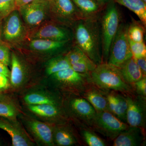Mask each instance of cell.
Listing matches in <instances>:
<instances>
[{
    "label": "cell",
    "mask_w": 146,
    "mask_h": 146,
    "mask_svg": "<svg viewBox=\"0 0 146 146\" xmlns=\"http://www.w3.org/2000/svg\"><path fill=\"white\" fill-rule=\"evenodd\" d=\"M0 101H11L9 98L5 95L1 90H0Z\"/></svg>",
    "instance_id": "39"
},
{
    "label": "cell",
    "mask_w": 146,
    "mask_h": 146,
    "mask_svg": "<svg viewBox=\"0 0 146 146\" xmlns=\"http://www.w3.org/2000/svg\"><path fill=\"white\" fill-rule=\"evenodd\" d=\"M99 20L82 19L73 27L76 46L97 65L102 63Z\"/></svg>",
    "instance_id": "1"
},
{
    "label": "cell",
    "mask_w": 146,
    "mask_h": 146,
    "mask_svg": "<svg viewBox=\"0 0 146 146\" xmlns=\"http://www.w3.org/2000/svg\"><path fill=\"white\" fill-rule=\"evenodd\" d=\"M128 26L120 24L112 41L107 63L119 68L133 56L128 37Z\"/></svg>",
    "instance_id": "7"
},
{
    "label": "cell",
    "mask_w": 146,
    "mask_h": 146,
    "mask_svg": "<svg viewBox=\"0 0 146 146\" xmlns=\"http://www.w3.org/2000/svg\"><path fill=\"white\" fill-rule=\"evenodd\" d=\"M0 129L9 134L11 138L12 146L34 145L33 140L17 119H13L0 117Z\"/></svg>",
    "instance_id": "15"
},
{
    "label": "cell",
    "mask_w": 146,
    "mask_h": 146,
    "mask_svg": "<svg viewBox=\"0 0 146 146\" xmlns=\"http://www.w3.org/2000/svg\"><path fill=\"white\" fill-rule=\"evenodd\" d=\"M104 92L107 100L108 111L123 122L126 123L127 105L124 95L115 91Z\"/></svg>",
    "instance_id": "19"
},
{
    "label": "cell",
    "mask_w": 146,
    "mask_h": 146,
    "mask_svg": "<svg viewBox=\"0 0 146 146\" xmlns=\"http://www.w3.org/2000/svg\"><path fill=\"white\" fill-rule=\"evenodd\" d=\"M145 28L141 21L135 20L132 21L127 27V33L129 39L134 42H143Z\"/></svg>",
    "instance_id": "29"
},
{
    "label": "cell",
    "mask_w": 146,
    "mask_h": 146,
    "mask_svg": "<svg viewBox=\"0 0 146 146\" xmlns=\"http://www.w3.org/2000/svg\"><path fill=\"white\" fill-rule=\"evenodd\" d=\"M50 76L52 86L62 97L82 96L91 83L89 74L78 72L72 68L59 71Z\"/></svg>",
    "instance_id": "3"
},
{
    "label": "cell",
    "mask_w": 146,
    "mask_h": 146,
    "mask_svg": "<svg viewBox=\"0 0 146 146\" xmlns=\"http://www.w3.org/2000/svg\"><path fill=\"white\" fill-rule=\"evenodd\" d=\"M11 62L10 50L7 44L0 42V62L8 66Z\"/></svg>",
    "instance_id": "33"
},
{
    "label": "cell",
    "mask_w": 146,
    "mask_h": 146,
    "mask_svg": "<svg viewBox=\"0 0 146 146\" xmlns=\"http://www.w3.org/2000/svg\"><path fill=\"white\" fill-rule=\"evenodd\" d=\"M26 34L25 30L18 10L13 11L3 19L1 24V41L6 44L20 42Z\"/></svg>",
    "instance_id": "10"
},
{
    "label": "cell",
    "mask_w": 146,
    "mask_h": 146,
    "mask_svg": "<svg viewBox=\"0 0 146 146\" xmlns=\"http://www.w3.org/2000/svg\"><path fill=\"white\" fill-rule=\"evenodd\" d=\"M92 84L103 91H115L123 94L134 93L132 84L123 78L118 68L102 63L89 74Z\"/></svg>",
    "instance_id": "2"
},
{
    "label": "cell",
    "mask_w": 146,
    "mask_h": 146,
    "mask_svg": "<svg viewBox=\"0 0 146 146\" xmlns=\"http://www.w3.org/2000/svg\"><path fill=\"white\" fill-rule=\"evenodd\" d=\"M21 17L31 27L40 25L49 16L48 0H35L18 9Z\"/></svg>",
    "instance_id": "11"
},
{
    "label": "cell",
    "mask_w": 146,
    "mask_h": 146,
    "mask_svg": "<svg viewBox=\"0 0 146 146\" xmlns=\"http://www.w3.org/2000/svg\"><path fill=\"white\" fill-rule=\"evenodd\" d=\"M28 108L34 115L47 120L52 125L63 123L69 120L63 104L28 105Z\"/></svg>",
    "instance_id": "13"
},
{
    "label": "cell",
    "mask_w": 146,
    "mask_h": 146,
    "mask_svg": "<svg viewBox=\"0 0 146 146\" xmlns=\"http://www.w3.org/2000/svg\"><path fill=\"white\" fill-rule=\"evenodd\" d=\"M64 27L55 22L45 24L33 33L31 38L69 42L72 36V33Z\"/></svg>",
    "instance_id": "16"
},
{
    "label": "cell",
    "mask_w": 146,
    "mask_h": 146,
    "mask_svg": "<svg viewBox=\"0 0 146 146\" xmlns=\"http://www.w3.org/2000/svg\"><path fill=\"white\" fill-rule=\"evenodd\" d=\"M35 0H15L16 6L18 9L23 6L26 5L33 1Z\"/></svg>",
    "instance_id": "38"
},
{
    "label": "cell",
    "mask_w": 146,
    "mask_h": 146,
    "mask_svg": "<svg viewBox=\"0 0 146 146\" xmlns=\"http://www.w3.org/2000/svg\"><path fill=\"white\" fill-rule=\"evenodd\" d=\"M15 0H0V21L16 9Z\"/></svg>",
    "instance_id": "32"
},
{
    "label": "cell",
    "mask_w": 146,
    "mask_h": 146,
    "mask_svg": "<svg viewBox=\"0 0 146 146\" xmlns=\"http://www.w3.org/2000/svg\"><path fill=\"white\" fill-rule=\"evenodd\" d=\"M0 145H1V143H0Z\"/></svg>",
    "instance_id": "43"
},
{
    "label": "cell",
    "mask_w": 146,
    "mask_h": 146,
    "mask_svg": "<svg viewBox=\"0 0 146 146\" xmlns=\"http://www.w3.org/2000/svg\"><path fill=\"white\" fill-rule=\"evenodd\" d=\"M24 102L27 105L46 104H63L62 96L56 94L46 93L44 91H32L24 97Z\"/></svg>",
    "instance_id": "22"
},
{
    "label": "cell",
    "mask_w": 146,
    "mask_h": 146,
    "mask_svg": "<svg viewBox=\"0 0 146 146\" xmlns=\"http://www.w3.org/2000/svg\"><path fill=\"white\" fill-rule=\"evenodd\" d=\"M71 121L72 122L77 130L82 142L86 145L107 146V144L104 140L97 135L96 131H94L90 127L79 122Z\"/></svg>",
    "instance_id": "24"
},
{
    "label": "cell",
    "mask_w": 146,
    "mask_h": 146,
    "mask_svg": "<svg viewBox=\"0 0 146 146\" xmlns=\"http://www.w3.org/2000/svg\"><path fill=\"white\" fill-rule=\"evenodd\" d=\"M68 41H53L49 39H34L31 41L29 47L31 49L41 52H56L63 49Z\"/></svg>",
    "instance_id": "26"
},
{
    "label": "cell",
    "mask_w": 146,
    "mask_h": 146,
    "mask_svg": "<svg viewBox=\"0 0 146 146\" xmlns=\"http://www.w3.org/2000/svg\"><path fill=\"white\" fill-rule=\"evenodd\" d=\"M49 16L54 22L73 27L77 21L83 19L72 0H48Z\"/></svg>",
    "instance_id": "6"
},
{
    "label": "cell",
    "mask_w": 146,
    "mask_h": 146,
    "mask_svg": "<svg viewBox=\"0 0 146 146\" xmlns=\"http://www.w3.org/2000/svg\"><path fill=\"white\" fill-rule=\"evenodd\" d=\"M131 84L135 94L146 97V76Z\"/></svg>",
    "instance_id": "34"
},
{
    "label": "cell",
    "mask_w": 146,
    "mask_h": 146,
    "mask_svg": "<svg viewBox=\"0 0 146 146\" xmlns=\"http://www.w3.org/2000/svg\"><path fill=\"white\" fill-rule=\"evenodd\" d=\"M82 97L90 103L97 112L108 111V102L104 91L91 83Z\"/></svg>",
    "instance_id": "21"
},
{
    "label": "cell",
    "mask_w": 146,
    "mask_h": 146,
    "mask_svg": "<svg viewBox=\"0 0 146 146\" xmlns=\"http://www.w3.org/2000/svg\"><path fill=\"white\" fill-rule=\"evenodd\" d=\"M18 112L11 101H0V117L16 119Z\"/></svg>",
    "instance_id": "30"
},
{
    "label": "cell",
    "mask_w": 146,
    "mask_h": 146,
    "mask_svg": "<svg viewBox=\"0 0 146 146\" xmlns=\"http://www.w3.org/2000/svg\"><path fill=\"white\" fill-rule=\"evenodd\" d=\"M127 103L126 123L131 127L146 128V97L135 93L124 94Z\"/></svg>",
    "instance_id": "9"
},
{
    "label": "cell",
    "mask_w": 146,
    "mask_h": 146,
    "mask_svg": "<svg viewBox=\"0 0 146 146\" xmlns=\"http://www.w3.org/2000/svg\"><path fill=\"white\" fill-rule=\"evenodd\" d=\"M142 1H143L144 2L146 3V0H142Z\"/></svg>",
    "instance_id": "42"
},
{
    "label": "cell",
    "mask_w": 146,
    "mask_h": 146,
    "mask_svg": "<svg viewBox=\"0 0 146 146\" xmlns=\"http://www.w3.org/2000/svg\"><path fill=\"white\" fill-rule=\"evenodd\" d=\"M11 71L10 83L13 88H18L23 85L26 79V72L23 63L14 53L11 56Z\"/></svg>",
    "instance_id": "25"
},
{
    "label": "cell",
    "mask_w": 146,
    "mask_h": 146,
    "mask_svg": "<svg viewBox=\"0 0 146 146\" xmlns=\"http://www.w3.org/2000/svg\"><path fill=\"white\" fill-rule=\"evenodd\" d=\"M9 85L10 83L8 78L0 73V90L8 89Z\"/></svg>",
    "instance_id": "35"
},
{
    "label": "cell",
    "mask_w": 146,
    "mask_h": 146,
    "mask_svg": "<svg viewBox=\"0 0 146 146\" xmlns=\"http://www.w3.org/2000/svg\"><path fill=\"white\" fill-rule=\"evenodd\" d=\"M0 73L7 77L10 78V71L9 70L7 66L0 62Z\"/></svg>",
    "instance_id": "37"
},
{
    "label": "cell",
    "mask_w": 146,
    "mask_h": 146,
    "mask_svg": "<svg viewBox=\"0 0 146 146\" xmlns=\"http://www.w3.org/2000/svg\"><path fill=\"white\" fill-rule=\"evenodd\" d=\"M27 130L37 144L42 146H54L53 140V125L29 117H23Z\"/></svg>",
    "instance_id": "12"
},
{
    "label": "cell",
    "mask_w": 146,
    "mask_h": 146,
    "mask_svg": "<svg viewBox=\"0 0 146 146\" xmlns=\"http://www.w3.org/2000/svg\"><path fill=\"white\" fill-rule=\"evenodd\" d=\"M102 63H107L110 47L120 26L121 16L117 6L110 0L101 16Z\"/></svg>",
    "instance_id": "4"
},
{
    "label": "cell",
    "mask_w": 146,
    "mask_h": 146,
    "mask_svg": "<svg viewBox=\"0 0 146 146\" xmlns=\"http://www.w3.org/2000/svg\"><path fill=\"white\" fill-rule=\"evenodd\" d=\"M53 140L54 146H80L84 144L75 127L70 123V120L53 125Z\"/></svg>",
    "instance_id": "14"
},
{
    "label": "cell",
    "mask_w": 146,
    "mask_h": 146,
    "mask_svg": "<svg viewBox=\"0 0 146 146\" xmlns=\"http://www.w3.org/2000/svg\"><path fill=\"white\" fill-rule=\"evenodd\" d=\"M129 127L109 111L97 112L90 127L97 133L113 141Z\"/></svg>",
    "instance_id": "8"
},
{
    "label": "cell",
    "mask_w": 146,
    "mask_h": 146,
    "mask_svg": "<svg viewBox=\"0 0 146 146\" xmlns=\"http://www.w3.org/2000/svg\"><path fill=\"white\" fill-rule=\"evenodd\" d=\"M83 19L99 20L107 4L96 0H72Z\"/></svg>",
    "instance_id": "20"
},
{
    "label": "cell",
    "mask_w": 146,
    "mask_h": 146,
    "mask_svg": "<svg viewBox=\"0 0 146 146\" xmlns=\"http://www.w3.org/2000/svg\"><path fill=\"white\" fill-rule=\"evenodd\" d=\"M63 98V107L69 120L91 126L97 112L90 103L80 96H67Z\"/></svg>",
    "instance_id": "5"
},
{
    "label": "cell",
    "mask_w": 146,
    "mask_h": 146,
    "mask_svg": "<svg viewBox=\"0 0 146 146\" xmlns=\"http://www.w3.org/2000/svg\"><path fill=\"white\" fill-rule=\"evenodd\" d=\"M113 141V146H144L146 143L145 129L129 126Z\"/></svg>",
    "instance_id": "17"
},
{
    "label": "cell",
    "mask_w": 146,
    "mask_h": 146,
    "mask_svg": "<svg viewBox=\"0 0 146 146\" xmlns=\"http://www.w3.org/2000/svg\"><path fill=\"white\" fill-rule=\"evenodd\" d=\"M135 59L142 72L144 75L146 76V57L135 58Z\"/></svg>",
    "instance_id": "36"
},
{
    "label": "cell",
    "mask_w": 146,
    "mask_h": 146,
    "mask_svg": "<svg viewBox=\"0 0 146 146\" xmlns=\"http://www.w3.org/2000/svg\"><path fill=\"white\" fill-rule=\"evenodd\" d=\"M96 1L103 3L107 4L109 2L110 0H96Z\"/></svg>",
    "instance_id": "40"
},
{
    "label": "cell",
    "mask_w": 146,
    "mask_h": 146,
    "mask_svg": "<svg viewBox=\"0 0 146 146\" xmlns=\"http://www.w3.org/2000/svg\"><path fill=\"white\" fill-rule=\"evenodd\" d=\"M118 69L124 80L130 84L135 83L146 76L142 72L133 56Z\"/></svg>",
    "instance_id": "23"
},
{
    "label": "cell",
    "mask_w": 146,
    "mask_h": 146,
    "mask_svg": "<svg viewBox=\"0 0 146 146\" xmlns=\"http://www.w3.org/2000/svg\"><path fill=\"white\" fill-rule=\"evenodd\" d=\"M1 21H0V42H1Z\"/></svg>",
    "instance_id": "41"
},
{
    "label": "cell",
    "mask_w": 146,
    "mask_h": 146,
    "mask_svg": "<svg viewBox=\"0 0 146 146\" xmlns=\"http://www.w3.org/2000/svg\"><path fill=\"white\" fill-rule=\"evenodd\" d=\"M135 13L143 25L146 26V3L142 0H112Z\"/></svg>",
    "instance_id": "27"
},
{
    "label": "cell",
    "mask_w": 146,
    "mask_h": 146,
    "mask_svg": "<svg viewBox=\"0 0 146 146\" xmlns=\"http://www.w3.org/2000/svg\"><path fill=\"white\" fill-rule=\"evenodd\" d=\"M71 68L70 63L66 54L60 55L51 58L47 62L46 72L48 76L65 69Z\"/></svg>",
    "instance_id": "28"
},
{
    "label": "cell",
    "mask_w": 146,
    "mask_h": 146,
    "mask_svg": "<svg viewBox=\"0 0 146 146\" xmlns=\"http://www.w3.org/2000/svg\"><path fill=\"white\" fill-rule=\"evenodd\" d=\"M129 41L133 57L135 58L146 57V46L144 42H134L129 39Z\"/></svg>",
    "instance_id": "31"
},
{
    "label": "cell",
    "mask_w": 146,
    "mask_h": 146,
    "mask_svg": "<svg viewBox=\"0 0 146 146\" xmlns=\"http://www.w3.org/2000/svg\"><path fill=\"white\" fill-rule=\"evenodd\" d=\"M74 70L82 74H89L94 70L97 65L77 46L66 54Z\"/></svg>",
    "instance_id": "18"
}]
</instances>
